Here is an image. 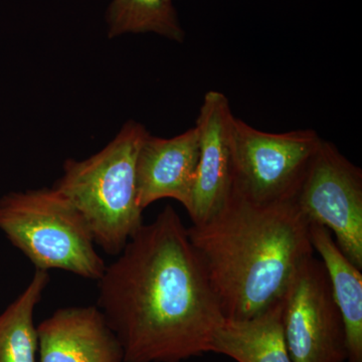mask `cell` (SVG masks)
I'll return each mask as SVG.
<instances>
[{
  "instance_id": "2",
  "label": "cell",
  "mask_w": 362,
  "mask_h": 362,
  "mask_svg": "<svg viewBox=\"0 0 362 362\" xmlns=\"http://www.w3.org/2000/svg\"><path fill=\"white\" fill-rule=\"evenodd\" d=\"M187 233L226 319L252 318L277 304L313 257L310 223L294 201L257 204L232 194Z\"/></svg>"
},
{
  "instance_id": "7",
  "label": "cell",
  "mask_w": 362,
  "mask_h": 362,
  "mask_svg": "<svg viewBox=\"0 0 362 362\" xmlns=\"http://www.w3.org/2000/svg\"><path fill=\"white\" fill-rule=\"evenodd\" d=\"M282 301L283 332L293 362L347 361L344 322L321 259L305 262Z\"/></svg>"
},
{
  "instance_id": "4",
  "label": "cell",
  "mask_w": 362,
  "mask_h": 362,
  "mask_svg": "<svg viewBox=\"0 0 362 362\" xmlns=\"http://www.w3.org/2000/svg\"><path fill=\"white\" fill-rule=\"evenodd\" d=\"M0 230L35 269H59L95 281L106 269L84 218L54 187L4 195Z\"/></svg>"
},
{
  "instance_id": "6",
  "label": "cell",
  "mask_w": 362,
  "mask_h": 362,
  "mask_svg": "<svg viewBox=\"0 0 362 362\" xmlns=\"http://www.w3.org/2000/svg\"><path fill=\"white\" fill-rule=\"evenodd\" d=\"M293 201L310 225L325 226L335 235L343 254L361 270V169L322 140Z\"/></svg>"
},
{
  "instance_id": "12",
  "label": "cell",
  "mask_w": 362,
  "mask_h": 362,
  "mask_svg": "<svg viewBox=\"0 0 362 362\" xmlns=\"http://www.w3.org/2000/svg\"><path fill=\"white\" fill-rule=\"evenodd\" d=\"M314 251L321 257L346 333L349 362H362V274L337 246L325 226L310 225Z\"/></svg>"
},
{
  "instance_id": "11",
  "label": "cell",
  "mask_w": 362,
  "mask_h": 362,
  "mask_svg": "<svg viewBox=\"0 0 362 362\" xmlns=\"http://www.w3.org/2000/svg\"><path fill=\"white\" fill-rule=\"evenodd\" d=\"M282 300L252 318L226 319L209 352L237 362H293L283 332Z\"/></svg>"
},
{
  "instance_id": "15",
  "label": "cell",
  "mask_w": 362,
  "mask_h": 362,
  "mask_svg": "<svg viewBox=\"0 0 362 362\" xmlns=\"http://www.w3.org/2000/svg\"><path fill=\"white\" fill-rule=\"evenodd\" d=\"M168 1H173V0H168Z\"/></svg>"
},
{
  "instance_id": "1",
  "label": "cell",
  "mask_w": 362,
  "mask_h": 362,
  "mask_svg": "<svg viewBox=\"0 0 362 362\" xmlns=\"http://www.w3.org/2000/svg\"><path fill=\"white\" fill-rule=\"evenodd\" d=\"M97 281V307L123 362H181L209 351L225 322L187 228L168 206Z\"/></svg>"
},
{
  "instance_id": "8",
  "label": "cell",
  "mask_w": 362,
  "mask_h": 362,
  "mask_svg": "<svg viewBox=\"0 0 362 362\" xmlns=\"http://www.w3.org/2000/svg\"><path fill=\"white\" fill-rule=\"evenodd\" d=\"M235 119L223 93H206L195 123L199 137V162L192 209L188 213L192 225L213 218L232 197Z\"/></svg>"
},
{
  "instance_id": "5",
  "label": "cell",
  "mask_w": 362,
  "mask_h": 362,
  "mask_svg": "<svg viewBox=\"0 0 362 362\" xmlns=\"http://www.w3.org/2000/svg\"><path fill=\"white\" fill-rule=\"evenodd\" d=\"M322 140L314 130L269 133L235 117L232 194L257 204L293 201Z\"/></svg>"
},
{
  "instance_id": "10",
  "label": "cell",
  "mask_w": 362,
  "mask_h": 362,
  "mask_svg": "<svg viewBox=\"0 0 362 362\" xmlns=\"http://www.w3.org/2000/svg\"><path fill=\"white\" fill-rule=\"evenodd\" d=\"M40 362H123V349L97 306L61 308L37 327Z\"/></svg>"
},
{
  "instance_id": "14",
  "label": "cell",
  "mask_w": 362,
  "mask_h": 362,
  "mask_svg": "<svg viewBox=\"0 0 362 362\" xmlns=\"http://www.w3.org/2000/svg\"><path fill=\"white\" fill-rule=\"evenodd\" d=\"M106 21L110 39L125 33H153L181 42L185 37L173 2L168 0H112Z\"/></svg>"
},
{
  "instance_id": "3",
  "label": "cell",
  "mask_w": 362,
  "mask_h": 362,
  "mask_svg": "<svg viewBox=\"0 0 362 362\" xmlns=\"http://www.w3.org/2000/svg\"><path fill=\"white\" fill-rule=\"evenodd\" d=\"M148 131L128 121L104 149L85 160L68 159L54 189L83 216L95 244L119 255L143 226L136 192V158Z\"/></svg>"
},
{
  "instance_id": "9",
  "label": "cell",
  "mask_w": 362,
  "mask_h": 362,
  "mask_svg": "<svg viewBox=\"0 0 362 362\" xmlns=\"http://www.w3.org/2000/svg\"><path fill=\"white\" fill-rule=\"evenodd\" d=\"M199 137L195 126L173 138L147 134L136 158V192L143 211L162 199L180 202L187 213L197 178Z\"/></svg>"
},
{
  "instance_id": "13",
  "label": "cell",
  "mask_w": 362,
  "mask_h": 362,
  "mask_svg": "<svg viewBox=\"0 0 362 362\" xmlns=\"http://www.w3.org/2000/svg\"><path fill=\"white\" fill-rule=\"evenodd\" d=\"M49 282V271L35 269L28 287L0 314V362H37L33 313Z\"/></svg>"
}]
</instances>
